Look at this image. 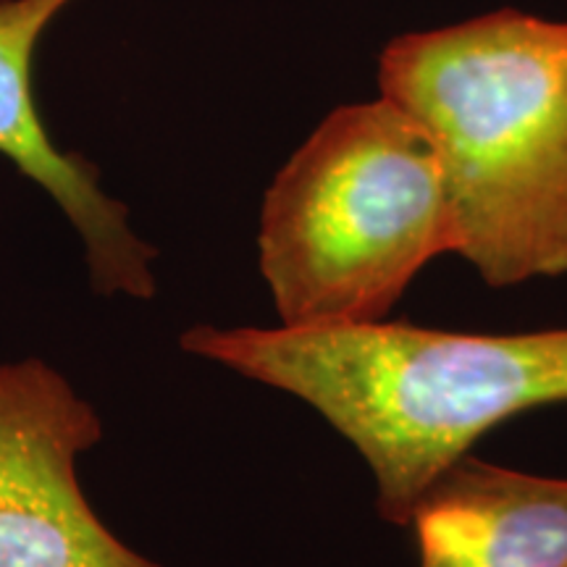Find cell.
Masks as SVG:
<instances>
[{
    "label": "cell",
    "instance_id": "1",
    "mask_svg": "<svg viewBox=\"0 0 567 567\" xmlns=\"http://www.w3.org/2000/svg\"><path fill=\"white\" fill-rule=\"evenodd\" d=\"M182 350L316 410L365 460L375 513L408 528L425 486L488 431L567 402V329L467 334L413 323H197Z\"/></svg>",
    "mask_w": 567,
    "mask_h": 567
},
{
    "label": "cell",
    "instance_id": "2",
    "mask_svg": "<svg viewBox=\"0 0 567 567\" xmlns=\"http://www.w3.org/2000/svg\"><path fill=\"white\" fill-rule=\"evenodd\" d=\"M379 82L434 142L455 255L494 289L567 276V21L496 11L405 34Z\"/></svg>",
    "mask_w": 567,
    "mask_h": 567
},
{
    "label": "cell",
    "instance_id": "3",
    "mask_svg": "<svg viewBox=\"0 0 567 567\" xmlns=\"http://www.w3.org/2000/svg\"><path fill=\"white\" fill-rule=\"evenodd\" d=\"M457 234L439 153L384 95L331 111L268 187L258 264L279 326L386 321Z\"/></svg>",
    "mask_w": 567,
    "mask_h": 567
},
{
    "label": "cell",
    "instance_id": "4",
    "mask_svg": "<svg viewBox=\"0 0 567 567\" xmlns=\"http://www.w3.org/2000/svg\"><path fill=\"white\" fill-rule=\"evenodd\" d=\"M103 434L97 410L59 368L0 360V567H163L84 496L76 465Z\"/></svg>",
    "mask_w": 567,
    "mask_h": 567
},
{
    "label": "cell",
    "instance_id": "5",
    "mask_svg": "<svg viewBox=\"0 0 567 567\" xmlns=\"http://www.w3.org/2000/svg\"><path fill=\"white\" fill-rule=\"evenodd\" d=\"M71 3L0 0V155L45 189L69 218L97 295L153 300L158 252L134 229L126 205L105 193L101 172L84 155L55 145L34 97V53Z\"/></svg>",
    "mask_w": 567,
    "mask_h": 567
},
{
    "label": "cell",
    "instance_id": "6",
    "mask_svg": "<svg viewBox=\"0 0 567 567\" xmlns=\"http://www.w3.org/2000/svg\"><path fill=\"white\" fill-rule=\"evenodd\" d=\"M408 528L421 567H567V481L467 452L425 486Z\"/></svg>",
    "mask_w": 567,
    "mask_h": 567
}]
</instances>
